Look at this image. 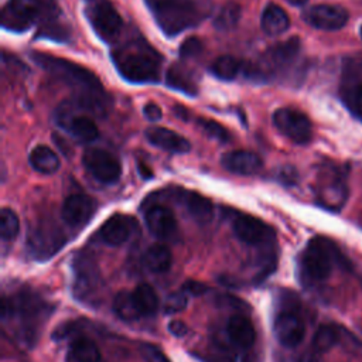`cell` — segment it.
<instances>
[{"mask_svg": "<svg viewBox=\"0 0 362 362\" xmlns=\"http://www.w3.org/2000/svg\"><path fill=\"white\" fill-rule=\"evenodd\" d=\"M33 59L44 71L62 81L75 90V106L90 115H106L110 109V98L103 90L98 76L82 65L49 54L34 52Z\"/></svg>", "mask_w": 362, "mask_h": 362, "instance_id": "obj_1", "label": "cell"}, {"mask_svg": "<svg viewBox=\"0 0 362 362\" xmlns=\"http://www.w3.org/2000/svg\"><path fill=\"white\" fill-rule=\"evenodd\" d=\"M41 23L42 35L66 38V30L58 21V7L52 0H8L1 11V24L7 30L23 31Z\"/></svg>", "mask_w": 362, "mask_h": 362, "instance_id": "obj_2", "label": "cell"}, {"mask_svg": "<svg viewBox=\"0 0 362 362\" xmlns=\"http://www.w3.org/2000/svg\"><path fill=\"white\" fill-rule=\"evenodd\" d=\"M116 68L130 82L150 83L157 82L160 76L161 58L148 44L141 40H133L123 44L113 52Z\"/></svg>", "mask_w": 362, "mask_h": 362, "instance_id": "obj_3", "label": "cell"}, {"mask_svg": "<svg viewBox=\"0 0 362 362\" xmlns=\"http://www.w3.org/2000/svg\"><path fill=\"white\" fill-rule=\"evenodd\" d=\"M156 20L168 35L202 21L211 11L209 0H148Z\"/></svg>", "mask_w": 362, "mask_h": 362, "instance_id": "obj_4", "label": "cell"}, {"mask_svg": "<svg viewBox=\"0 0 362 362\" xmlns=\"http://www.w3.org/2000/svg\"><path fill=\"white\" fill-rule=\"evenodd\" d=\"M341 262V253L334 242L327 238H313L300 255V273L304 281L317 284L325 281Z\"/></svg>", "mask_w": 362, "mask_h": 362, "instance_id": "obj_5", "label": "cell"}, {"mask_svg": "<svg viewBox=\"0 0 362 362\" xmlns=\"http://www.w3.org/2000/svg\"><path fill=\"white\" fill-rule=\"evenodd\" d=\"M300 52L301 44L298 38H288L284 42H279L262 55L259 64L253 65L250 71H247V75L257 79H270L283 75L296 65Z\"/></svg>", "mask_w": 362, "mask_h": 362, "instance_id": "obj_6", "label": "cell"}, {"mask_svg": "<svg viewBox=\"0 0 362 362\" xmlns=\"http://www.w3.org/2000/svg\"><path fill=\"white\" fill-rule=\"evenodd\" d=\"M85 16L99 38L106 42L119 38L123 20L110 0H85Z\"/></svg>", "mask_w": 362, "mask_h": 362, "instance_id": "obj_7", "label": "cell"}, {"mask_svg": "<svg viewBox=\"0 0 362 362\" xmlns=\"http://www.w3.org/2000/svg\"><path fill=\"white\" fill-rule=\"evenodd\" d=\"M339 96L345 107L362 122V55L348 58L344 62Z\"/></svg>", "mask_w": 362, "mask_h": 362, "instance_id": "obj_8", "label": "cell"}, {"mask_svg": "<svg viewBox=\"0 0 362 362\" xmlns=\"http://www.w3.org/2000/svg\"><path fill=\"white\" fill-rule=\"evenodd\" d=\"M82 163L86 171L102 184H113L120 178L122 165L115 154L103 148H88L83 153Z\"/></svg>", "mask_w": 362, "mask_h": 362, "instance_id": "obj_9", "label": "cell"}, {"mask_svg": "<svg viewBox=\"0 0 362 362\" xmlns=\"http://www.w3.org/2000/svg\"><path fill=\"white\" fill-rule=\"evenodd\" d=\"M274 126L291 141L305 144L313 136L310 119L294 107H280L273 113Z\"/></svg>", "mask_w": 362, "mask_h": 362, "instance_id": "obj_10", "label": "cell"}, {"mask_svg": "<svg viewBox=\"0 0 362 362\" xmlns=\"http://www.w3.org/2000/svg\"><path fill=\"white\" fill-rule=\"evenodd\" d=\"M57 122L78 141L90 143L99 136V130L93 119L86 115L75 113V107L71 103H68V107H59Z\"/></svg>", "mask_w": 362, "mask_h": 362, "instance_id": "obj_11", "label": "cell"}, {"mask_svg": "<svg viewBox=\"0 0 362 362\" xmlns=\"http://www.w3.org/2000/svg\"><path fill=\"white\" fill-rule=\"evenodd\" d=\"M273 331L280 345L286 348H296L305 337V324L297 311L286 310L276 315Z\"/></svg>", "mask_w": 362, "mask_h": 362, "instance_id": "obj_12", "label": "cell"}, {"mask_svg": "<svg viewBox=\"0 0 362 362\" xmlns=\"http://www.w3.org/2000/svg\"><path fill=\"white\" fill-rule=\"evenodd\" d=\"M318 198L328 208H341L346 199L344 175L335 168L322 170L318 175Z\"/></svg>", "mask_w": 362, "mask_h": 362, "instance_id": "obj_13", "label": "cell"}, {"mask_svg": "<svg viewBox=\"0 0 362 362\" xmlns=\"http://www.w3.org/2000/svg\"><path fill=\"white\" fill-rule=\"evenodd\" d=\"M304 20L318 30L335 31L348 23V11L338 4H315L303 14Z\"/></svg>", "mask_w": 362, "mask_h": 362, "instance_id": "obj_14", "label": "cell"}, {"mask_svg": "<svg viewBox=\"0 0 362 362\" xmlns=\"http://www.w3.org/2000/svg\"><path fill=\"white\" fill-rule=\"evenodd\" d=\"M232 229L236 238L247 245H260L273 239V229L263 221L246 215L236 214L232 219Z\"/></svg>", "mask_w": 362, "mask_h": 362, "instance_id": "obj_15", "label": "cell"}, {"mask_svg": "<svg viewBox=\"0 0 362 362\" xmlns=\"http://www.w3.org/2000/svg\"><path fill=\"white\" fill-rule=\"evenodd\" d=\"M144 221L147 229L160 239H171L177 235V219L173 211L163 204L150 205L144 212Z\"/></svg>", "mask_w": 362, "mask_h": 362, "instance_id": "obj_16", "label": "cell"}, {"mask_svg": "<svg viewBox=\"0 0 362 362\" xmlns=\"http://www.w3.org/2000/svg\"><path fill=\"white\" fill-rule=\"evenodd\" d=\"M96 201L86 194H72L62 205V219L71 226H83L95 214Z\"/></svg>", "mask_w": 362, "mask_h": 362, "instance_id": "obj_17", "label": "cell"}, {"mask_svg": "<svg viewBox=\"0 0 362 362\" xmlns=\"http://www.w3.org/2000/svg\"><path fill=\"white\" fill-rule=\"evenodd\" d=\"M136 226L137 223L132 216L116 214L100 226L99 236L109 246H120L130 239Z\"/></svg>", "mask_w": 362, "mask_h": 362, "instance_id": "obj_18", "label": "cell"}, {"mask_svg": "<svg viewBox=\"0 0 362 362\" xmlns=\"http://www.w3.org/2000/svg\"><path fill=\"white\" fill-rule=\"evenodd\" d=\"M222 165L235 174L250 175L260 171L263 163L262 158L249 150H233L222 156L221 158Z\"/></svg>", "mask_w": 362, "mask_h": 362, "instance_id": "obj_19", "label": "cell"}, {"mask_svg": "<svg viewBox=\"0 0 362 362\" xmlns=\"http://www.w3.org/2000/svg\"><path fill=\"white\" fill-rule=\"evenodd\" d=\"M146 139L153 146L170 153H187L191 148L185 137L167 127H148L146 130Z\"/></svg>", "mask_w": 362, "mask_h": 362, "instance_id": "obj_20", "label": "cell"}, {"mask_svg": "<svg viewBox=\"0 0 362 362\" xmlns=\"http://www.w3.org/2000/svg\"><path fill=\"white\" fill-rule=\"evenodd\" d=\"M177 198L180 204H182L185 211L189 214V216L194 218L197 222L206 223L211 221L214 208L212 202L206 197L194 191L180 189L177 192Z\"/></svg>", "mask_w": 362, "mask_h": 362, "instance_id": "obj_21", "label": "cell"}, {"mask_svg": "<svg viewBox=\"0 0 362 362\" xmlns=\"http://www.w3.org/2000/svg\"><path fill=\"white\" fill-rule=\"evenodd\" d=\"M226 332L230 342H233L239 348H249L255 344L256 339V331L253 324L249 318L240 314H235L228 320Z\"/></svg>", "mask_w": 362, "mask_h": 362, "instance_id": "obj_22", "label": "cell"}, {"mask_svg": "<svg viewBox=\"0 0 362 362\" xmlns=\"http://www.w3.org/2000/svg\"><path fill=\"white\" fill-rule=\"evenodd\" d=\"M290 20L287 13L277 4H269L262 14V28L269 35L283 34L288 28Z\"/></svg>", "mask_w": 362, "mask_h": 362, "instance_id": "obj_23", "label": "cell"}, {"mask_svg": "<svg viewBox=\"0 0 362 362\" xmlns=\"http://www.w3.org/2000/svg\"><path fill=\"white\" fill-rule=\"evenodd\" d=\"M30 164L41 174H52L59 168V158L52 148L40 144L31 150Z\"/></svg>", "mask_w": 362, "mask_h": 362, "instance_id": "obj_24", "label": "cell"}, {"mask_svg": "<svg viewBox=\"0 0 362 362\" xmlns=\"http://www.w3.org/2000/svg\"><path fill=\"white\" fill-rule=\"evenodd\" d=\"M173 255L171 250L161 243L151 245L144 253V264L154 273H164L171 267Z\"/></svg>", "mask_w": 362, "mask_h": 362, "instance_id": "obj_25", "label": "cell"}, {"mask_svg": "<svg viewBox=\"0 0 362 362\" xmlns=\"http://www.w3.org/2000/svg\"><path fill=\"white\" fill-rule=\"evenodd\" d=\"M71 355L76 362H100L99 346L86 337H79L71 344Z\"/></svg>", "mask_w": 362, "mask_h": 362, "instance_id": "obj_26", "label": "cell"}, {"mask_svg": "<svg viewBox=\"0 0 362 362\" xmlns=\"http://www.w3.org/2000/svg\"><path fill=\"white\" fill-rule=\"evenodd\" d=\"M134 301L137 304V308L143 315H151L158 308V298L154 288L148 284H139L133 291Z\"/></svg>", "mask_w": 362, "mask_h": 362, "instance_id": "obj_27", "label": "cell"}, {"mask_svg": "<svg viewBox=\"0 0 362 362\" xmlns=\"http://www.w3.org/2000/svg\"><path fill=\"white\" fill-rule=\"evenodd\" d=\"M113 311L126 321H134L141 317L132 291H120L113 300Z\"/></svg>", "mask_w": 362, "mask_h": 362, "instance_id": "obj_28", "label": "cell"}, {"mask_svg": "<svg viewBox=\"0 0 362 362\" xmlns=\"http://www.w3.org/2000/svg\"><path fill=\"white\" fill-rule=\"evenodd\" d=\"M167 83H168V86L175 88L178 90H182L188 95H192V93L197 92V86H195V82L191 76V72H188L187 69H184L178 65H174L168 69Z\"/></svg>", "mask_w": 362, "mask_h": 362, "instance_id": "obj_29", "label": "cell"}, {"mask_svg": "<svg viewBox=\"0 0 362 362\" xmlns=\"http://www.w3.org/2000/svg\"><path fill=\"white\" fill-rule=\"evenodd\" d=\"M239 69L240 62L232 55H221L211 65V72L223 81L233 79L239 74Z\"/></svg>", "mask_w": 362, "mask_h": 362, "instance_id": "obj_30", "label": "cell"}, {"mask_svg": "<svg viewBox=\"0 0 362 362\" xmlns=\"http://www.w3.org/2000/svg\"><path fill=\"white\" fill-rule=\"evenodd\" d=\"M339 339V331L331 324L321 325L313 338V346L318 352H325L331 349Z\"/></svg>", "mask_w": 362, "mask_h": 362, "instance_id": "obj_31", "label": "cell"}, {"mask_svg": "<svg viewBox=\"0 0 362 362\" xmlns=\"http://www.w3.org/2000/svg\"><path fill=\"white\" fill-rule=\"evenodd\" d=\"M20 230V221L16 212L10 208H3L0 212V235L4 242L13 240Z\"/></svg>", "mask_w": 362, "mask_h": 362, "instance_id": "obj_32", "label": "cell"}, {"mask_svg": "<svg viewBox=\"0 0 362 362\" xmlns=\"http://www.w3.org/2000/svg\"><path fill=\"white\" fill-rule=\"evenodd\" d=\"M240 18V7L236 4H226L223 6L215 17V27L218 30H230L233 28Z\"/></svg>", "mask_w": 362, "mask_h": 362, "instance_id": "obj_33", "label": "cell"}, {"mask_svg": "<svg viewBox=\"0 0 362 362\" xmlns=\"http://www.w3.org/2000/svg\"><path fill=\"white\" fill-rule=\"evenodd\" d=\"M198 126L201 127V130L211 139L214 140H218L221 143H229L232 136L230 133L222 126L219 124L218 122H214V120H209V119H198Z\"/></svg>", "mask_w": 362, "mask_h": 362, "instance_id": "obj_34", "label": "cell"}, {"mask_svg": "<svg viewBox=\"0 0 362 362\" xmlns=\"http://www.w3.org/2000/svg\"><path fill=\"white\" fill-rule=\"evenodd\" d=\"M187 303H188V297H187V293L184 290L181 291H175L173 294H170L165 300V304H164V311L167 314H174V313H180L182 311L185 307H187Z\"/></svg>", "mask_w": 362, "mask_h": 362, "instance_id": "obj_35", "label": "cell"}, {"mask_svg": "<svg viewBox=\"0 0 362 362\" xmlns=\"http://www.w3.org/2000/svg\"><path fill=\"white\" fill-rule=\"evenodd\" d=\"M202 51V44L198 38L192 37V38H187L182 45L180 47V55L182 58H192L197 57L198 54H201Z\"/></svg>", "mask_w": 362, "mask_h": 362, "instance_id": "obj_36", "label": "cell"}, {"mask_svg": "<svg viewBox=\"0 0 362 362\" xmlns=\"http://www.w3.org/2000/svg\"><path fill=\"white\" fill-rule=\"evenodd\" d=\"M141 352H143L147 362H170L167 359V356L154 345H148V344L143 345Z\"/></svg>", "mask_w": 362, "mask_h": 362, "instance_id": "obj_37", "label": "cell"}, {"mask_svg": "<svg viewBox=\"0 0 362 362\" xmlns=\"http://www.w3.org/2000/svg\"><path fill=\"white\" fill-rule=\"evenodd\" d=\"M143 113H144V116H146L148 120H151V122H157V120H160L161 116H163L161 107H160L158 105L153 103V102L147 103V105L143 107Z\"/></svg>", "mask_w": 362, "mask_h": 362, "instance_id": "obj_38", "label": "cell"}, {"mask_svg": "<svg viewBox=\"0 0 362 362\" xmlns=\"http://www.w3.org/2000/svg\"><path fill=\"white\" fill-rule=\"evenodd\" d=\"M187 294H192V296H201L204 294L208 287L204 284V283H199V281H187L184 284V288H182Z\"/></svg>", "mask_w": 362, "mask_h": 362, "instance_id": "obj_39", "label": "cell"}, {"mask_svg": "<svg viewBox=\"0 0 362 362\" xmlns=\"http://www.w3.org/2000/svg\"><path fill=\"white\" fill-rule=\"evenodd\" d=\"M277 177L283 184H294L297 180V173L293 167H283Z\"/></svg>", "mask_w": 362, "mask_h": 362, "instance_id": "obj_40", "label": "cell"}, {"mask_svg": "<svg viewBox=\"0 0 362 362\" xmlns=\"http://www.w3.org/2000/svg\"><path fill=\"white\" fill-rule=\"evenodd\" d=\"M168 331L174 335V337H184L187 332H188V327L180 321V320H173L170 324H168Z\"/></svg>", "mask_w": 362, "mask_h": 362, "instance_id": "obj_41", "label": "cell"}, {"mask_svg": "<svg viewBox=\"0 0 362 362\" xmlns=\"http://www.w3.org/2000/svg\"><path fill=\"white\" fill-rule=\"evenodd\" d=\"M291 6H304L308 0H287Z\"/></svg>", "mask_w": 362, "mask_h": 362, "instance_id": "obj_42", "label": "cell"}, {"mask_svg": "<svg viewBox=\"0 0 362 362\" xmlns=\"http://www.w3.org/2000/svg\"><path fill=\"white\" fill-rule=\"evenodd\" d=\"M361 37H362V25H361Z\"/></svg>", "mask_w": 362, "mask_h": 362, "instance_id": "obj_43", "label": "cell"}]
</instances>
